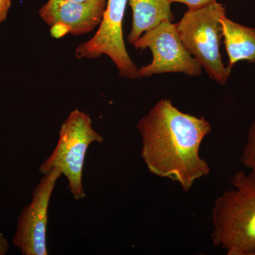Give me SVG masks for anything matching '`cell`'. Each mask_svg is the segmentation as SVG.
I'll list each match as a JSON object with an SVG mask.
<instances>
[{
	"label": "cell",
	"instance_id": "6da1fadb",
	"mask_svg": "<svg viewBox=\"0 0 255 255\" xmlns=\"http://www.w3.org/2000/svg\"><path fill=\"white\" fill-rule=\"evenodd\" d=\"M137 129L141 137L142 159L151 174L170 179L189 191L211 172L199 153L212 129L204 117L184 113L172 100L163 99L140 119Z\"/></svg>",
	"mask_w": 255,
	"mask_h": 255
},
{
	"label": "cell",
	"instance_id": "7a4b0ae2",
	"mask_svg": "<svg viewBox=\"0 0 255 255\" xmlns=\"http://www.w3.org/2000/svg\"><path fill=\"white\" fill-rule=\"evenodd\" d=\"M232 189L217 198L211 239L228 255H255V171L239 170Z\"/></svg>",
	"mask_w": 255,
	"mask_h": 255
},
{
	"label": "cell",
	"instance_id": "3957f363",
	"mask_svg": "<svg viewBox=\"0 0 255 255\" xmlns=\"http://www.w3.org/2000/svg\"><path fill=\"white\" fill-rule=\"evenodd\" d=\"M104 137L95 130L88 114L72 111L59 130V138L49 157L40 164V173L59 169L68 182L70 194L76 201L86 196L82 182L84 165L89 147L94 142L103 143Z\"/></svg>",
	"mask_w": 255,
	"mask_h": 255
},
{
	"label": "cell",
	"instance_id": "277c9868",
	"mask_svg": "<svg viewBox=\"0 0 255 255\" xmlns=\"http://www.w3.org/2000/svg\"><path fill=\"white\" fill-rule=\"evenodd\" d=\"M226 15V8L216 1L204 7L188 10L176 24L189 53L210 78L221 85L227 82L232 69L223 63L220 50L223 38L221 18Z\"/></svg>",
	"mask_w": 255,
	"mask_h": 255
},
{
	"label": "cell",
	"instance_id": "5b68a950",
	"mask_svg": "<svg viewBox=\"0 0 255 255\" xmlns=\"http://www.w3.org/2000/svg\"><path fill=\"white\" fill-rule=\"evenodd\" d=\"M132 45L137 49L149 48L152 52V62L138 69L140 78L169 73L199 77L202 73L201 64L184 46L176 24L171 21H164L146 31Z\"/></svg>",
	"mask_w": 255,
	"mask_h": 255
},
{
	"label": "cell",
	"instance_id": "8992f818",
	"mask_svg": "<svg viewBox=\"0 0 255 255\" xmlns=\"http://www.w3.org/2000/svg\"><path fill=\"white\" fill-rule=\"evenodd\" d=\"M128 0H108L102 22L95 36L75 49L78 59H95L107 55L114 62L122 78H140L138 68L128 53L124 43L123 21Z\"/></svg>",
	"mask_w": 255,
	"mask_h": 255
},
{
	"label": "cell",
	"instance_id": "52a82bcc",
	"mask_svg": "<svg viewBox=\"0 0 255 255\" xmlns=\"http://www.w3.org/2000/svg\"><path fill=\"white\" fill-rule=\"evenodd\" d=\"M61 175L56 168L43 174L35 187L31 201L18 216L12 243L23 255H48V208L57 181Z\"/></svg>",
	"mask_w": 255,
	"mask_h": 255
},
{
	"label": "cell",
	"instance_id": "ba28073f",
	"mask_svg": "<svg viewBox=\"0 0 255 255\" xmlns=\"http://www.w3.org/2000/svg\"><path fill=\"white\" fill-rule=\"evenodd\" d=\"M107 0L70 1L48 0L38 14L48 26H60L67 33L82 36L93 31L102 22Z\"/></svg>",
	"mask_w": 255,
	"mask_h": 255
},
{
	"label": "cell",
	"instance_id": "9c48e42d",
	"mask_svg": "<svg viewBox=\"0 0 255 255\" xmlns=\"http://www.w3.org/2000/svg\"><path fill=\"white\" fill-rule=\"evenodd\" d=\"M132 12L128 42L133 44L146 31L164 21H174L170 0H128Z\"/></svg>",
	"mask_w": 255,
	"mask_h": 255
},
{
	"label": "cell",
	"instance_id": "30bf717a",
	"mask_svg": "<svg viewBox=\"0 0 255 255\" xmlns=\"http://www.w3.org/2000/svg\"><path fill=\"white\" fill-rule=\"evenodd\" d=\"M223 37L229 64L232 68L238 62L255 63V28L235 22L226 16L221 18Z\"/></svg>",
	"mask_w": 255,
	"mask_h": 255
},
{
	"label": "cell",
	"instance_id": "8fae6325",
	"mask_svg": "<svg viewBox=\"0 0 255 255\" xmlns=\"http://www.w3.org/2000/svg\"><path fill=\"white\" fill-rule=\"evenodd\" d=\"M241 162L247 169L255 171V121L250 128L248 141L241 156Z\"/></svg>",
	"mask_w": 255,
	"mask_h": 255
},
{
	"label": "cell",
	"instance_id": "7c38bea8",
	"mask_svg": "<svg viewBox=\"0 0 255 255\" xmlns=\"http://www.w3.org/2000/svg\"><path fill=\"white\" fill-rule=\"evenodd\" d=\"M216 0H170L171 2H179L187 5L189 9H199L204 7Z\"/></svg>",
	"mask_w": 255,
	"mask_h": 255
},
{
	"label": "cell",
	"instance_id": "4fadbf2b",
	"mask_svg": "<svg viewBox=\"0 0 255 255\" xmlns=\"http://www.w3.org/2000/svg\"><path fill=\"white\" fill-rule=\"evenodd\" d=\"M11 5V0H0V23L6 19Z\"/></svg>",
	"mask_w": 255,
	"mask_h": 255
},
{
	"label": "cell",
	"instance_id": "5bb4252c",
	"mask_svg": "<svg viewBox=\"0 0 255 255\" xmlns=\"http://www.w3.org/2000/svg\"><path fill=\"white\" fill-rule=\"evenodd\" d=\"M9 243L2 233L0 231V255H6L9 252Z\"/></svg>",
	"mask_w": 255,
	"mask_h": 255
},
{
	"label": "cell",
	"instance_id": "9a60e30c",
	"mask_svg": "<svg viewBox=\"0 0 255 255\" xmlns=\"http://www.w3.org/2000/svg\"><path fill=\"white\" fill-rule=\"evenodd\" d=\"M64 1H88V0H64Z\"/></svg>",
	"mask_w": 255,
	"mask_h": 255
}]
</instances>
